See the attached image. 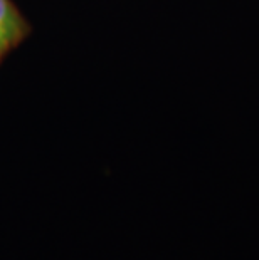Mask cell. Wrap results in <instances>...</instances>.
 Wrapping results in <instances>:
<instances>
[{"label":"cell","instance_id":"obj_1","mask_svg":"<svg viewBox=\"0 0 259 260\" xmlns=\"http://www.w3.org/2000/svg\"><path fill=\"white\" fill-rule=\"evenodd\" d=\"M29 34V24L12 0H0V64Z\"/></svg>","mask_w":259,"mask_h":260}]
</instances>
